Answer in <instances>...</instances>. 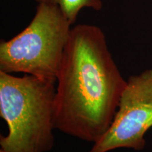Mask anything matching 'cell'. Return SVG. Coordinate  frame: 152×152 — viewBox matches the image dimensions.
Segmentation results:
<instances>
[{
  "mask_svg": "<svg viewBox=\"0 0 152 152\" xmlns=\"http://www.w3.org/2000/svg\"><path fill=\"white\" fill-rule=\"evenodd\" d=\"M55 129L95 143L109 128L127 81L98 26L72 28L57 75Z\"/></svg>",
  "mask_w": 152,
  "mask_h": 152,
  "instance_id": "obj_1",
  "label": "cell"
},
{
  "mask_svg": "<svg viewBox=\"0 0 152 152\" xmlns=\"http://www.w3.org/2000/svg\"><path fill=\"white\" fill-rule=\"evenodd\" d=\"M56 83L0 71V115L8 134L0 137L7 152H48L54 145Z\"/></svg>",
  "mask_w": 152,
  "mask_h": 152,
  "instance_id": "obj_2",
  "label": "cell"
},
{
  "mask_svg": "<svg viewBox=\"0 0 152 152\" xmlns=\"http://www.w3.org/2000/svg\"><path fill=\"white\" fill-rule=\"evenodd\" d=\"M71 26L58 7L38 4L27 27L9 40H1L0 71L56 83Z\"/></svg>",
  "mask_w": 152,
  "mask_h": 152,
  "instance_id": "obj_3",
  "label": "cell"
},
{
  "mask_svg": "<svg viewBox=\"0 0 152 152\" xmlns=\"http://www.w3.org/2000/svg\"><path fill=\"white\" fill-rule=\"evenodd\" d=\"M152 128V69L132 75L120 98L106 132L89 152H109L120 148L143 149L146 133Z\"/></svg>",
  "mask_w": 152,
  "mask_h": 152,
  "instance_id": "obj_4",
  "label": "cell"
},
{
  "mask_svg": "<svg viewBox=\"0 0 152 152\" xmlns=\"http://www.w3.org/2000/svg\"><path fill=\"white\" fill-rule=\"evenodd\" d=\"M37 4L54 5L61 9L71 24H73L77 18L80 11L88 8L94 11H100L103 7L102 0H35Z\"/></svg>",
  "mask_w": 152,
  "mask_h": 152,
  "instance_id": "obj_5",
  "label": "cell"
},
{
  "mask_svg": "<svg viewBox=\"0 0 152 152\" xmlns=\"http://www.w3.org/2000/svg\"><path fill=\"white\" fill-rule=\"evenodd\" d=\"M0 152H7V151H6L5 150H4L2 149H0Z\"/></svg>",
  "mask_w": 152,
  "mask_h": 152,
  "instance_id": "obj_6",
  "label": "cell"
}]
</instances>
